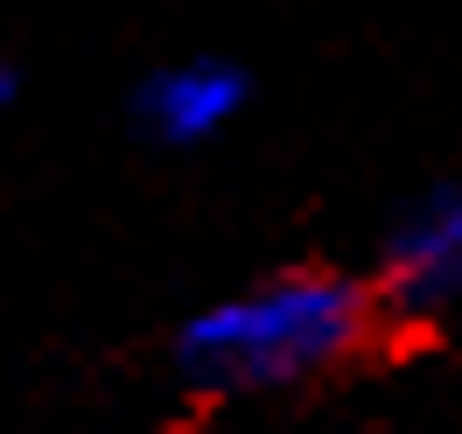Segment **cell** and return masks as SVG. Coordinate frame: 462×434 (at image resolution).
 <instances>
[{"label": "cell", "instance_id": "1", "mask_svg": "<svg viewBox=\"0 0 462 434\" xmlns=\"http://www.w3.org/2000/svg\"><path fill=\"white\" fill-rule=\"evenodd\" d=\"M385 322L393 316L372 273L281 266L182 316V329L169 337V365L189 392H210V400H288L357 365Z\"/></svg>", "mask_w": 462, "mask_h": 434}, {"label": "cell", "instance_id": "2", "mask_svg": "<svg viewBox=\"0 0 462 434\" xmlns=\"http://www.w3.org/2000/svg\"><path fill=\"white\" fill-rule=\"evenodd\" d=\"M372 288L393 322H456L462 316V182L413 197L385 225Z\"/></svg>", "mask_w": 462, "mask_h": 434}, {"label": "cell", "instance_id": "3", "mask_svg": "<svg viewBox=\"0 0 462 434\" xmlns=\"http://www.w3.org/2000/svg\"><path fill=\"white\" fill-rule=\"evenodd\" d=\"M253 106V70L231 57H175V63H154L134 98H126V113L141 126V141L169 147V154H189V147L217 141L231 119Z\"/></svg>", "mask_w": 462, "mask_h": 434}, {"label": "cell", "instance_id": "4", "mask_svg": "<svg viewBox=\"0 0 462 434\" xmlns=\"http://www.w3.org/2000/svg\"><path fill=\"white\" fill-rule=\"evenodd\" d=\"M14 98H22V70H14V63L0 57V113H7V106H14Z\"/></svg>", "mask_w": 462, "mask_h": 434}]
</instances>
